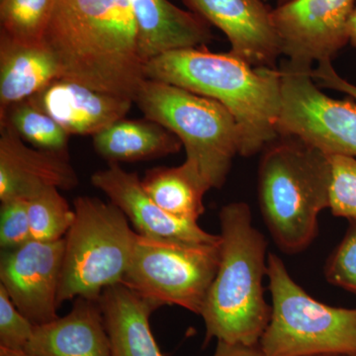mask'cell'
Wrapping results in <instances>:
<instances>
[{
    "label": "cell",
    "mask_w": 356,
    "mask_h": 356,
    "mask_svg": "<svg viewBox=\"0 0 356 356\" xmlns=\"http://www.w3.org/2000/svg\"><path fill=\"white\" fill-rule=\"evenodd\" d=\"M142 185L161 209L192 222H197L204 214V195L211 189L198 170L186 161L173 168L159 166L147 170Z\"/></svg>",
    "instance_id": "44dd1931"
},
{
    "label": "cell",
    "mask_w": 356,
    "mask_h": 356,
    "mask_svg": "<svg viewBox=\"0 0 356 356\" xmlns=\"http://www.w3.org/2000/svg\"><path fill=\"white\" fill-rule=\"evenodd\" d=\"M64 252L65 238L57 242L32 240L19 248L2 252L0 286L34 325L58 318Z\"/></svg>",
    "instance_id": "8fae6325"
},
{
    "label": "cell",
    "mask_w": 356,
    "mask_h": 356,
    "mask_svg": "<svg viewBox=\"0 0 356 356\" xmlns=\"http://www.w3.org/2000/svg\"><path fill=\"white\" fill-rule=\"evenodd\" d=\"M79 177L69 152L28 147L10 128L0 126V200L28 201L48 188L72 191Z\"/></svg>",
    "instance_id": "5bb4252c"
},
{
    "label": "cell",
    "mask_w": 356,
    "mask_h": 356,
    "mask_svg": "<svg viewBox=\"0 0 356 356\" xmlns=\"http://www.w3.org/2000/svg\"><path fill=\"white\" fill-rule=\"evenodd\" d=\"M145 76L221 103L240 129L241 156H254L278 138L280 70L252 67L229 51L213 53L203 46L149 60Z\"/></svg>",
    "instance_id": "7a4b0ae2"
},
{
    "label": "cell",
    "mask_w": 356,
    "mask_h": 356,
    "mask_svg": "<svg viewBox=\"0 0 356 356\" xmlns=\"http://www.w3.org/2000/svg\"><path fill=\"white\" fill-rule=\"evenodd\" d=\"M99 305L110 356H163L149 325L152 314L161 308L158 303L120 283L102 292Z\"/></svg>",
    "instance_id": "ac0fdd59"
},
{
    "label": "cell",
    "mask_w": 356,
    "mask_h": 356,
    "mask_svg": "<svg viewBox=\"0 0 356 356\" xmlns=\"http://www.w3.org/2000/svg\"><path fill=\"white\" fill-rule=\"evenodd\" d=\"M355 6L356 0H289L273 9L284 62L301 70L332 62L350 42Z\"/></svg>",
    "instance_id": "30bf717a"
},
{
    "label": "cell",
    "mask_w": 356,
    "mask_h": 356,
    "mask_svg": "<svg viewBox=\"0 0 356 356\" xmlns=\"http://www.w3.org/2000/svg\"><path fill=\"white\" fill-rule=\"evenodd\" d=\"M311 76L318 86L341 91L350 95L356 102L355 84L348 83L343 77L339 76L332 67V62L320 63L316 69L312 70Z\"/></svg>",
    "instance_id": "f1b7e54d"
},
{
    "label": "cell",
    "mask_w": 356,
    "mask_h": 356,
    "mask_svg": "<svg viewBox=\"0 0 356 356\" xmlns=\"http://www.w3.org/2000/svg\"><path fill=\"white\" fill-rule=\"evenodd\" d=\"M144 65L170 51L206 46L214 39L211 25L198 14L170 0H130Z\"/></svg>",
    "instance_id": "2e32d148"
},
{
    "label": "cell",
    "mask_w": 356,
    "mask_h": 356,
    "mask_svg": "<svg viewBox=\"0 0 356 356\" xmlns=\"http://www.w3.org/2000/svg\"><path fill=\"white\" fill-rule=\"evenodd\" d=\"M332 185L330 208L332 215L356 219V159L332 156Z\"/></svg>",
    "instance_id": "d4e9b609"
},
{
    "label": "cell",
    "mask_w": 356,
    "mask_h": 356,
    "mask_svg": "<svg viewBox=\"0 0 356 356\" xmlns=\"http://www.w3.org/2000/svg\"><path fill=\"white\" fill-rule=\"evenodd\" d=\"M213 356H262L259 346H245L218 341L216 350Z\"/></svg>",
    "instance_id": "f546056e"
},
{
    "label": "cell",
    "mask_w": 356,
    "mask_h": 356,
    "mask_svg": "<svg viewBox=\"0 0 356 356\" xmlns=\"http://www.w3.org/2000/svg\"><path fill=\"white\" fill-rule=\"evenodd\" d=\"M91 184L102 191L132 222L139 235L159 240L191 243H219L221 236L207 233L197 222L168 214L147 195L142 179L126 172L119 163H109L91 177Z\"/></svg>",
    "instance_id": "4fadbf2b"
},
{
    "label": "cell",
    "mask_w": 356,
    "mask_h": 356,
    "mask_svg": "<svg viewBox=\"0 0 356 356\" xmlns=\"http://www.w3.org/2000/svg\"><path fill=\"white\" fill-rule=\"evenodd\" d=\"M219 219V266L200 312L206 341L257 346L271 317L262 286L267 275L266 240L252 225L247 203L225 205Z\"/></svg>",
    "instance_id": "3957f363"
},
{
    "label": "cell",
    "mask_w": 356,
    "mask_h": 356,
    "mask_svg": "<svg viewBox=\"0 0 356 356\" xmlns=\"http://www.w3.org/2000/svg\"><path fill=\"white\" fill-rule=\"evenodd\" d=\"M145 118L172 131L185 147L186 159L210 188H221L236 154L241 133L221 103L172 84L146 79L135 102Z\"/></svg>",
    "instance_id": "5b68a950"
},
{
    "label": "cell",
    "mask_w": 356,
    "mask_h": 356,
    "mask_svg": "<svg viewBox=\"0 0 356 356\" xmlns=\"http://www.w3.org/2000/svg\"><path fill=\"white\" fill-rule=\"evenodd\" d=\"M32 241L27 201L10 199L1 202L0 247L3 250L19 248Z\"/></svg>",
    "instance_id": "83f0119b"
},
{
    "label": "cell",
    "mask_w": 356,
    "mask_h": 356,
    "mask_svg": "<svg viewBox=\"0 0 356 356\" xmlns=\"http://www.w3.org/2000/svg\"><path fill=\"white\" fill-rule=\"evenodd\" d=\"M192 13L221 30L229 53L252 67L275 69L281 56L273 9L264 0H181Z\"/></svg>",
    "instance_id": "7c38bea8"
},
{
    "label": "cell",
    "mask_w": 356,
    "mask_h": 356,
    "mask_svg": "<svg viewBox=\"0 0 356 356\" xmlns=\"http://www.w3.org/2000/svg\"><path fill=\"white\" fill-rule=\"evenodd\" d=\"M331 156L295 137L267 145L259 168V201L276 245L288 254L306 250L318 217L330 208Z\"/></svg>",
    "instance_id": "277c9868"
},
{
    "label": "cell",
    "mask_w": 356,
    "mask_h": 356,
    "mask_svg": "<svg viewBox=\"0 0 356 356\" xmlns=\"http://www.w3.org/2000/svg\"><path fill=\"white\" fill-rule=\"evenodd\" d=\"M55 1L0 0V32L20 43H43Z\"/></svg>",
    "instance_id": "603a6c76"
},
{
    "label": "cell",
    "mask_w": 356,
    "mask_h": 356,
    "mask_svg": "<svg viewBox=\"0 0 356 356\" xmlns=\"http://www.w3.org/2000/svg\"><path fill=\"white\" fill-rule=\"evenodd\" d=\"M58 79L57 60L46 44L20 43L0 32V115Z\"/></svg>",
    "instance_id": "d6986e66"
},
{
    "label": "cell",
    "mask_w": 356,
    "mask_h": 356,
    "mask_svg": "<svg viewBox=\"0 0 356 356\" xmlns=\"http://www.w3.org/2000/svg\"><path fill=\"white\" fill-rule=\"evenodd\" d=\"M219 243L159 240L138 234L122 284L159 306L200 315L220 261Z\"/></svg>",
    "instance_id": "ba28073f"
},
{
    "label": "cell",
    "mask_w": 356,
    "mask_h": 356,
    "mask_svg": "<svg viewBox=\"0 0 356 356\" xmlns=\"http://www.w3.org/2000/svg\"><path fill=\"white\" fill-rule=\"evenodd\" d=\"M325 276L331 284L356 296V219L350 220L343 240L325 262Z\"/></svg>",
    "instance_id": "484cf974"
},
{
    "label": "cell",
    "mask_w": 356,
    "mask_h": 356,
    "mask_svg": "<svg viewBox=\"0 0 356 356\" xmlns=\"http://www.w3.org/2000/svg\"><path fill=\"white\" fill-rule=\"evenodd\" d=\"M289 1V0H277V6L280 4L285 3V2Z\"/></svg>",
    "instance_id": "836d02e7"
},
{
    "label": "cell",
    "mask_w": 356,
    "mask_h": 356,
    "mask_svg": "<svg viewBox=\"0 0 356 356\" xmlns=\"http://www.w3.org/2000/svg\"><path fill=\"white\" fill-rule=\"evenodd\" d=\"M271 317L259 346L262 356L356 355V308L312 298L277 255L267 257Z\"/></svg>",
    "instance_id": "52a82bcc"
},
{
    "label": "cell",
    "mask_w": 356,
    "mask_h": 356,
    "mask_svg": "<svg viewBox=\"0 0 356 356\" xmlns=\"http://www.w3.org/2000/svg\"><path fill=\"white\" fill-rule=\"evenodd\" d=\"M60 189L48 188L27 201L32 240L57 242L63 240L74 220V210Z\"/></svg>",
    "instance_id": "cb8c5ba5"
},
{
    "label": "cell",
    "mask_w": 356,
    "mask_h": 356,
    "mask_svg": "<svg viewBox=\"0 0 356 356\" xmlns=\"http://www.w3.org/2000/svg\"><path fill=\"white\" fill-rule=\"evenodd\" d=\"M350 43L353 44V48L356 49V6L355 11H353V17H351L350 20Z\"/></svg>",
    "instance_id": "4dcf8cb0"
},
{
    "label": "cell",
    "mask_w": 356,
    "mask_h": 356,
    "mask_svg": "<svg viewBox=\"0 0 356 356\" xmlns=\"http://www.w3.org/2000/svg\"><path fill=\"white\" fill-rule=\"evenodd\" d=\"M312 70L281 65L278 137L297 138L330 156L356 159V103L324 95Z\"/></svg>",
    "instance_id": "9c48e42d"
},
{
    "label": "cell",
    "mask_w": 356,
    "mask_h": 356,
    "mask_svg": "<svg viewBox=\"0 0 356 356\" xmlns=\"http://www.w3.org/2000/svg\"><path fill=\"white\" fill-rule=\"evenodd\" d=\"M95 152L109 163L149 161L177 154L182 143L156 121L121 120L93 136Z\"/></svg>",
    "instance_id": "ffe728a7"
},
{
    "label": "cell",
    "mask_w": 356,
    "mask_h": 356,
    "mask_svg": "<svg viewBox=\"0 0 356 356\" xmlns=\"http://www.w3.org/2000/svg\"><path fill=\"white\" fill-rule=\"evenodd\" d=\"M74 206V222L65 236L58 306L77 297L99 300L105 289L120 284L138 236L113 203L79 196Z\"/></svg>",
    "instance_id": "8992f818"
},
{
    "label": "cell",
    "mask_w": 356,
    "mask_h": 356,
    "mask_svg": "<svg viewBox=\"0 0 356 356\" xmlns=\"http://www.w3.org/2000/svg\"><path fill=\"white\" fill-rule=\"evenodd\" d=\"M313 356H356L351 355H313Z\"/></svg>",
    "instance_id": "d6a6232c"
},
{
    "label": "cell",
    "mask_w": 356,
    "mask_h": 356,
    "mask_svg": "<svg viewBox=\"0 0 356 356\" xmlns=\"http://www.w3.org/2000/svg\"><path fill=\"white\" fill-rule=\"evenodd\" d=\"M43 43L60 79L135 102L146 76L130 0H56Z\"/></svg>",
    "instance_id": "6da1fadb"
},
{
    "label": "cell",
    "mask_w": 356,
    "mask_h": 356,
    "mask_svg": "<svg viewBox=\"0 0 356 356\" xmlns=\"http://www.w3.org/2000/svg\"><path fill=\"white\" fill-rule=\"evenodd\" d=\"M69 135L95 136L125 118L133 100L58 79L30 98Z\"/></svg>",
    "instance_id": "9a60e30c"
},
{
    "label": "cell",
    "mask_w": 356,
    "mask_h": 356,
    "mask_svg": "<svg viewBox=\"0 0 356 356\" xmlns=\"http://www.w3.org/2000/svg\"><path fill=\"white\" fill-rule=\"evenodd\" d=\"M0 356H33L24 350H10L0 348Z\"/></svg>",
    "instance_id": "1f68e13d"
},
{
    "label": "cell",
    "mask_w": 356,
    "mask_h": 356,
    "mask_svg": "<svg viewBox=\"0 0 356 356\" xmlns=\"http://www.w3.org/2000/svg\"><path fill=\"white\" fill-rule=\"evenodd\" d=\"M35 325L11 301L0 286V348L24 350L31 339Z\"/></svg>",
    "instance_id": "4316f807"
},
{
    "label": "cell",
    "mask_w": 356,
    "mask_h": 356,
    "mask_svg": "<svg viewBox=\"0 0 356 356\" xmlns=\"http://www.w3.org/2000/svg\"><path fill=\"white\" fill-rule=\"evenodd\" d=\"M24 351L33 356H110L99 300L77 297L67 315L35 325Z\"/></svg>",
    "instance_id": "e0dca14e"
},
{
    "label": "cell",
    "mask_w": 356,
    "mask_h": 356,
    "mask_svg": "<svg viewBox=\"0 0 356 356\" xmlns=\"http://www.w3.org/2000/svg\"><path fill=\"white\" fill-rule=\"evenodd\" d=\"M0 126L10 128L37 149L69 152V134L29 99L13 105L0 115Z\"/></svg>",
    "instance_id": "7402d4cb"
}]
</instances>
